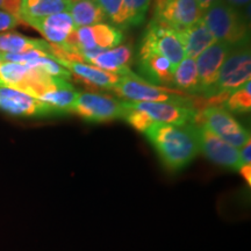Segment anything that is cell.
<instances>
[{"label":"cell","instance_id":"7402d4cb","mask_svg":"<svg viewBox=\"0 0 251 251\" xmlns=\"http://www.w3.org/2000/svg\"><path fill=\"white\" fill-rule=\"evenodd\" d=\"M171 85L183 92L200 93L196 59L184 57L183 61L175 69Z\"/></svg>","mask_w":251,"mask_h":251},{"label":"cell","instance_id":"277c9868","mask_svg":"<svg viewBox=\"0 0 251 251\" xmlns=\"http://www.w3.org/2000/svg\"><path fill=\"white\" fill-rule=\"evenodd\" d=\"M130 107L140 111L152 125H187L198 120L196 108L188 102L143 101L128 102Z\"/></svg>","mask_w":251,"mask_h":251},{"label":"cell","instance_id":"f1b7e54d","mask_svg":"<svg viewBox=\"0 0 251 251\" xmlns=\"http://www.w3.org/2000/svg\"><path fill=\"white\" fill-rule=\"evenodd\" d=\"M240 159H241V168L243 166H250L251 163V143L250 141L244 144L240 149Z\"/></svg>","mask_w":251,"mask_h":251},{"label":"cell","instance_id":"8fae6325","mask_svg":"<svg viewBox=\"0 0 251 251\" xmlns=\"http://www.w3.org/2000/svg\"><path fill=\"white\" fill-rule=\"evenodd\" d=\"M72 112L89 122H107L122 119L121 101L97 93H79Z\"/></svg>","mask_w":251,"mask_h":251},{"label":"cell","instance_id":"d6986e66","mask_svg":"<svg viewBox=\"0 0 251 251\" xmlns=\"http://www.w3.org/2000/svg\"><path fill=\"white\" fill-rule=\"evenodd\" d=\"M70 6V0H20L19 18L21 21L46 18L61 12H69Z\"/></svg>","mask_w":251,"mask_h":251},{"label":"cell","instance_id":"30bf717a","mask_svg":"<svg viewBox=\"0 0 251 251\" xmlns=\"http://www.w3.org/2000/svg\"><path fill=\"white\" fill-rule=\"evenodd\" d=\"M196 127L200 144V152H202L209 161L216 165L229 170L240 171V149L235 148L216 136L202 122H200Z\"/></svg>","mask_w":251,"mask_h":251},{"label":"cell","instance_id":"ba28073f","mask_svg":"<svg viewBox=\"0 0 251 251\" xmlns=\"http://www.w3.org/2000/svg\"><path fill=\"white\" fill-rule=\"evenodd\" d=\"M0 109L23 118H46L58 115L55 109L23 91L0 84Z\"/></svg>","mask_w":251,"mask_h":251},{"label":"cell","instance_id":"d4e9b609","mask_svg":"<svg viewBox=\"0 0 251 251\" xmlns=\"http://www.w3.org/2000/svg\"><path fill=\"white\" fill-rule=\"evenodd\" d=\"M113 24V26L118 28H126L128 26V14L126 9L124 0H96Z\"/></svg>","mask_w":251,"mask_h":251},{"label":"cell","instance_id":"7c38bea8","mask_svg":"<svg viewBox=\"0 0 251 251\" xmlns=\"http://www.w3.org/2000/svg\"><path fill=\"white\" fill-rule=\"evenodd\" d=\"M231 48L233 47L227 43L216 41L214 45L203 50L196 58L200 93H205L208 97L213 96L218 83L220 70Z\"/></svg>","mask_w":251,"mask_h":251},{"label":"cell","instance_id":"e0dca14e","mask_svg":"<svg viewBox=\"0 0 251 251\" xmlns=\"http://www.w3.org/2000/svg\"><path fill=\"white\" fill-rule=\"evenodd\" d=\"M56 61L63 65L67 70L70 71L71 74H75L76 76L81 78V79L87 81V83L92 84L94 86L101 87V89L113 90L122 79V77L119 76V75L101 70V69L90 64H85L83 62L67 61V59L57 58H56Z\"/></svg>","mask_w":251,"mask_h":251},{"label":"cell","instance_id":"8992f818","mask_svg":"<svg viewBox=\"0 0 251 251\" xmlns=\"http://www.w3.org/2000/svg\"><path fill=\"white\" fill-rule=\"evenodd\" d=\"M200 120L216 136L235 148L241 149L248 141H250L249 131L231 115L230 112L221 106L209 105L202 111Z\"/></svg>","mask_w":251,"mask_h":251},{"label":"cell","instance_id":"9c48e42d","mask_svg":"<svg viewBox=\"0 0 251 251\" xmlns=\"http://www.w3.org/2000/svg\"><path fill=\"white\" fill-rule=\"evenodd\" d=\"M121 98L128 99L130 102L143 101H165V102H188L190 99L180 93L164 90L162 87L142 81L136 75L122 77L120 83L113 89Z\"/></svg>","mask_w":251,"mask_h":251},{"label":"cell","instance_id":"2e32d148","mask_svg":"<svg viewBox=\"0 0 251 251\" xmlns=\"http://www.w3.org/2000/svg\"><path fill=\"white\" fill-rule=\"evenodd\" d=\"M176 31L183 47L185 57L196 59L203 50L216 42L214 36L205 26L202 20H199L192 26Z\"/></svg>","mask_w":251,"mask_h":251},{"label":"cell","instance_id":"52a82bcc","mask_svg":"<svg viewBox=\"0 0 251 251\" xmlns=\"http://www.w3.org/2000/svg\"><path fill=\"white\" fill-rule=\"evenodd\" d=\"M140 50H150L164 56L174 67H177L185 57L183 47L174 28L151 20L147 27Z\"/></svg>","mask_w":251,"mask_h":251},{"label":"cell","instance_id":"9a60e30c","mask_svg":"<svg viewBox=\"0 0 251 251\" xmlns=\"http://www.w3.org/2000/svg\"><path fill=\"white\" fill-rule=\"evenodd\" d=\"M139 69L152 85H171L175 67L168 58L150 50H140Z\"/></svg>","mask_w":251,"mask_h":251},{"label":"cell","instance_id":"cb8c5ba5","mask_svg":"<svg viewBox=\"0 0 251 251\" xmlns=\"http://www.w3.org/2000/svg\"><path fill=\"white\" fill-rule=\"evenodd\" d=\"M25 65L43 71L45 74L54 78H59V79L64 80H69L71 78V72L59 64L54 56L49 54H42Z\"/></svg>","mask_w":251,"mask_h":251},{"label":"cell","instance_id":"5b68a950","mask_svg":"<svg viewBox=\"0 0 251 251\" xmlns=\"http://www.w3.org/2000/svg\"><path fill=\"white\" fill-rule=\"evenodd\" d=\"M202 12L197 0H153L151 20L180 30L201 20Z\"/></svg>","mask_w":251,"mask_h":251},{"label":"cell","instance_id":"7a4b0ae2","mask_svg":"<svg viewBox=\"0 0 251 251\" xmlns=\"http://www.w3.org/2000/svg\"><path fill=\"white\" fill-rule=\"evenodd\" d=\"M201 20L216 41L235 47L249 42L250 20L242 11H236L218 0L202 12Z\"/></svg>","mask_w":251,"mask_h":251},{"label":"cell","instance_id":"44dd1931","mask_svg":"<svg viewBox=\"0 0 251 251\" xmlns=\"http://www.w3.org/2000/svg\"><path fill=\"white\" fill-rule=\"evenodd\" d=\"M69 13L77 28L103 24L106 20L105 13L96 0H78L71 2Z\"/></svg>","mask_w":251,"mask_h":251},{"label":"cell","instance_id":"603a6c76","mask_svg":"<svg viewBox=\"0 0 251 251\" xmlns=\"http://www.w3.org/2000/svg\"><path fill=\"white\" fill-rule=\"evenodd\" d=\"M228 112L236 114H247L251 109V81L231 92L224 101Z\"/></svg>","mask_w":251,"mask_h":251},{"label":"cell","instance_id":"83f0119b","mask_svg":"<svg viewBox=\"0 0 251 251\" xmlns=\"http://www.w3.org/2000/svg\"><path fill=\"white\" fill-rule=\"evenodd\" d=\"M20 0H0V9L19 17Z\"/></svg>","mask_w":251,"mask_h":251},{"label":"cell","instance_id":"5bb4252c","mask_svg":"<svg viewBox=\"0 0 251 251\" xmlns=\"http://www.w3.org/2000/svg\"><path fill=\"white\" fill-rule=\"evenodd\" d=\"M134 61V52L130 46H118L113 49L103 50L93 56L89 61L90 65L101 70L112 72L121 77H130L134 74L130 70V65Z\"/></svg>","mask_w":251,"mask_h":251},{"label":"cell","instance_id":"d6a6232c","mask_svg":"<svg viewBox=\"0 0 251 251\" xmlns=\"http://www.w3.org/2000/svg\"><path fill=\"white\" fill-rule=\"evenodd\" d=\"M70 1H71V2H74V1H78V0H70Z\"/></svg>","mask_w":251,"mask_h":251},{"label":"cell","instance_id":"3957f363","mask_svg":"<svg viewBox=\"0 0 251 251\" xmlns=\"http://www.w3.org/2000/svg\"><path fill=\"white\" fill-rule=\"evenodd\" d=\"M251 76V52L249 42L235 46L231 48L220 70L218 83L212 97L216 102H224L226 98L250 80Z\"/></svg>","mask_w":251,"mask_h":251},{"label":"cell","instance_id":"4fadbf2b","mask_svg":"<svg viewBox=\"0 0 251 251\" xmlns=\"http://www.w3.org/2000/svg\"><path fill=\"white\" fill-rule=\"evenodd\" d=\"M25 23L40 31L48 40L50 45L58 47L64 46L69 36L77 28L69 12H61L46 18L29 19Z\"/></svg>","mask_w":251,"mask_h":251},{"label":"cell","instance_id":"1f68e13d","mask_svg":"<svg viewBox=\"0 0 251 251\" xmlns=\"http://www.w3.org/2000/svg\"><path fill=\"white\" fill-rule=\"evenodd\" d=\"M2 62H4V61H2V54H1V52H0V64H1Z\"/></svg>","mask_w":251,"mask_h":251},{"label":"cell","instance_id":"ffe728a7","mask_svg":"<svg viewBox=\"0 0 251 251\" xmlns=\"http://www.w3.org/2000/svg\"><path fill=\"white\" fill-rule=\"evenodd\" d=\"M29 50H40L52 55L51 46L43 40L30 39L19 33H1L0 34V52L2 54H20Z\"/></svg>","mask_w":251,"mask_h":251},{"label":"cell","instance_id":"ac0fdd59","mask_svg":"<svg viewBox=\"0 0 251 251\" xmlns=\"http://www.w3.org/2000/svg\"><path fill=\"white\" fill-rule=\"evenodd\" d=\"M79 93L68 80L58 79L56 85L43 93L39 99L54 108L58 115H62L72 112Z\"/></svg>","mask_w":251,"mask_h":251},{"label":"cell","instance_id":"f546056e","mask_svg":"<svg viewBox=\"0 0 251 251\" xmlns=\"http://www.w3.org/2000/svg\"><path fill=\"white\" fill-rule=\"evenodd\" d=\"M222 1L236 11H243L247 6L250 5V0H222Z\"/></svg>","mask_w":251,"mask_h":251},{"label":"cell","instance_id":"4dcf8cb0","mask_svg":"<svg viewBox=\"0 0 251 251\" xmlns=\"http://www.w3.org/2000/svg\"><path fill=\"white\" fill-rule=\"evenodd\" d=\"M215 1H218V0H197L198 4H199L200 7L202 8V11H205L206 8H208L209 6L214 4Z\"/></svg>","mask_w":251,"mask_h":251},{"label":"cell","instance_id":"4316f807","mask_svg":"<svg viewBox=\"0 0 251 251\" xmlns=\"http://www.w3.org/2000/svg\"><path fill=\"white\" fill-rule=\"evenodd\" d=\"M20 23V18L17 17V15H13L8 13V12L1 11V9H0V31L13 29V28L19 26Z\"/></svg>","mask_w":251,"mask_h":251},{"label":"cell","instance_id":"6da1fadb","mask_svg":"<svg viewBox=\"0 0 251 251\" xmlns=\"http://www.w3.org/2000/svg\"><path fill=\"white\" fill-rule=\"evenodd\" d=\"M147 139L171 172L181 171L200 152L197 127L187 125H152L144 131Z\"/></svg>","mask_w":251,"mask_h":251},{"label":"cell","instance_id":"484cf974","mask_svg":"<svg viewBox=\"0 0 251 251\" xmlns=\"http://www.w3.org/2000/svg\"><path fill=\"white\" fill-rule=\"evenodd\" d=\"M128 14V26H141L146 20L151 0H124Z\"/></svg>","mask_w":251,"mask_h":251}]
</instances>
